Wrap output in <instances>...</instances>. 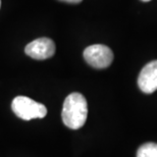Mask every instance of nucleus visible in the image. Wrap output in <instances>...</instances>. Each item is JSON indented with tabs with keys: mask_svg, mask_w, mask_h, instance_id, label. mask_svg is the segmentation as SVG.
I'll list each match as a JSON object with an SVG mask.
<instances>
[{
	"mask_svg": "<svg viewBox=\"0 0 157 157\" xmlns=\"http://www.w3.org/2000/svg\"><path fill=\"white\" fill-rule=\"evenodd\" d=\"M61 117L68 128L78 130L85 124L88 117V103L81 93L70 94L63 102Z\"/></svg>",
	"mask_w": 157,
	"mask_h": 157,
	"instance_id": "1",
	"label": "nucleus"
},
{
	"mask_svg": "<svg viewBox=\"0 0 157 157\" xmlns=\"http://www.w3.org/2000/svg\"><path fill=\"white\" fill-rule=\"evenodd\" d=\"M11 109L13 113L24 121H31L34 118H43L47 114V108L33 99L26 96H17L12 100Z\"/></svg>",
	"mask_w": 157,
	"mask_h": 157,
	"instance_id": "2",
	"label": "nucleus"
},
{
	"mask_svg": "<svg viewBox=\"0 0 157 157\" xmlns=\"http://www.w3.org/2000/svg\"><path fill=\"white\" fill-rule=\"evenodd\" d=\"M84 58L91 67L102 70L108 67L112 63L113 53L109 47L102 44H95L85 49Z\"/></svg>",
	"mask_w": 157,
	"mask_h": 157,
	"instance_id": "3",
	"label": "nucleus"
},
{
	"mask_svg": "<svg viewBox=\"0 0 157 157\" xmlns=\"http://www.w3.org/2000/svg\"><path fill=\"white\" fill-rule=\"evenodd\" d=\"M28 56L37 60L50 58L55 53V44L49 38H39L29 43L25 48Z\"/></svg>",
	"mask_w": 157,
	"mask_h": 157,
	"instance_id": "4",
	"label": "nucleus"
},
{
	"mask_svg": "<svg viewBox=\"0 0 157 157\" xmlns=\"http://www.w3.org/2000/svg\"><path fill=\"white\" fill-rule=\"evenodd\" d=\"M138 86L146 94H151L157 90V60L149 62L142 68L138 78Z\"/></svg>",
	"mask_w": 157,
	"mask_h": 157,
	"instance_id": "5",
	"label": "nucleus"
},
{
	"mask_svg": "<svg viewBox=\"0 0 157 157\" xmlns=\"http://www.w3.org/2000/svg\"><path fill=\"white\" fill-rule=\"evenodd\" d=\"M137 157H157V144L150 142L140 146L137 151Z\"/></svg>",
	"mask_w": 157,
	"mask_h": 157,
	"instance_id": "6",
	"label": "nucleus"
},
{
	"mask_svg": "<svg viewBox=\"0 0 157 157\" xmlns=\"http://www.w3.org/2000/svg\"><path fill=\"white\" fill-rule=\"evenodd\" d=\"M61 1H64L67 3H80L82 0H61Z\"/></svg>",
	"mask_w": 157,
	"mask_h": 157,
	"instance_id": "7",
	"label": "nucleus"
},
{
	"mask_svg": "<svg viewBox=\"0 0 157 157\" xmlns=\"http://www.w3.org/2000/svg\"><path fill=\"white\" fill-rule=\"evenodd\" d=\"M142 1H144V2H148V1H150V0H142Z\"/></svg>",
	"mask_w": 157,
	"mask_h": 157,
	"instance_id": "8",
	"label": "nucleus"
},
{
	"mask_svg": "<svg viewBox=\"0 0 157 157\" xmlns=\"http://www.w3.org/2000/svg\"><path fill=\"white\" fill-rule=\"evenodd\" d=\"M0 6H1V0H0Z\"/></svg>",
	"mask_w": 157,
	"mask_h": 157,
	"instance_id": "9",
	"label": "nucleus"
}]
</instances>
